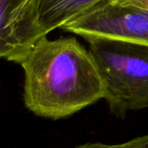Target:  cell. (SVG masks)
Returning a JSON list of instances; mask_svg holds the SVG:
<instances>
[{
	"label": "cell",
	"instance_id": "obj_1",
	"mask_svg": "<svg viewBox=\"0 0 148 148\" xmlns=\"http://www.w3.org/2000/svg\"><path fill=\"white\" fill-rule=\"evenodd\" d=\"M16 63L24 71V104L38 116L66 118L104 99L95 60L75 37L42 36Z\"/></svg>",
	"mask_w": 148,
	"mask_h": 148
},
{
	"label": "cell",
	"instance_id": "obj_2",
	"mask_svg": "<svg viewBox=\"0 0 148 148\" xmlns=\"http://www.w3.org/2000/svg\"><path fill=\"white\" fill-rule=\"evenodd\" d=\"M89 52L101 77L110 112L124 118L148 108V45L92 37Z\"/></svg>",
	"mask_w": 148,
	"mask_h": 148
},
{
	"label": "cell",
	"instance_id": "obj_3",
	"mask_svg": "<svg viewBox=\"0 0 148 148\" xmlns=\"http://www.w3.org/2000/svg\"><path fill=\"white\" fill-rule=\"evenodd\" d=\"M61 29L85 40L105 37L148 45V8L104 0Z\"/></svg>",
	"mask_w": 148,
	"mask_h": 148
},
{
	"label": "cell",
	"instance_id": "obj_4",
	"mask_svg": "<svg viewBox=\"0 0 148 148\" xmlns=\"http://www.w3.org/2000/svg\"><path fill=\"white\" fill-rule=\"evenodd\" d=\"M42 36L35 0H0V58L17 62Z\"/></svg>",
	"mask_w": 148,
	"mask_h": 148
},
{
	"label": "cell",
	"instance_id": "obj_5",
	"mask_svg": "<svg viewBox=\"0 0 148 148\" xmlns=\"http://www.w3.org/2000/svg\"><path fill=\"white\" fill-rule=\"evenodd\" d=\"M104 0H35L38 24L43 36L75 19Z\"/></svg>",
	"mask_w": 148,
	"mask_h": 148
},
{
	"label": "cell",
	"instance_id": "obj_6",
	"mask_svg": "<svg viewBox=\"0 0 148 148\" xmlns=\"http://www.w3.org/2000/svg\"><path fill=\"white\" fill-rule=\"evenodd\" d=\"M75 148H148V135L140 136L120 144H104L95 142L82 144Z\"/></svg>",
	"mask_w": 148,
	"mask_h": 148
},
{
	"label": "cell",
	"instance_id": "obj_7",
	"mask_svg": "<svg viewBox=\"0 0 148 148\" xmlns=\"http://www.w3.org/2000/svg\"><path fill=\"white\" fill-rule=\"evenodd\" d=\"M115 1L122 4H133L136 6L148 8V0H115Z\"/></svg>",
	"mask_w": 148,
	"mask_h": 148
}]
</instances>
